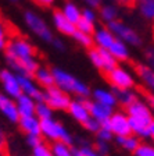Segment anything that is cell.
Masks as SVG:
<instances>
[{
    "label": "cell",
    "instance_id": "f907efd6",
    "mask_svg": "<svg viewBox=\"0 0 154 156\" xmlns=\"http://www.w3.org/2000/svg\"><path fill=\"white\" fill-rule=\"evenodd\" d=\"M149 138H151V140L154 141V119H153V121L149 124Z\"/></svg>",
    "mask_w": 154,
    "mask_h": 156
},
{
    "label": "cell",
    "instance_id": "4fadbf2b",
    "mask_svg": "<svg viewBox=\"0 0 154 156\" xmlns=\"http://www.w3.org/2000/svg\"><path fill=\"white\" fill-rule=\"evenodd\" d=\"M85 105H86L87 110H89L90 117H93L94 120H97L100 124L107 121L112 114V107H108L106 105H101L96 101H89V99H84Z\"/></svg>",
    "mask_w": 154,
    "mask_h": 156
},
{
    "label": "cell",
    "instance_id": "db71d44e",
    "mask_svg": "<svg viewBox=\"0 0 154 156\" xmlns=\"http://www.w3.org/2000/svg\"><path fill=\"white\" fill-rule=\"evenodd\" d=\"M153 34H154V25H153Z\"/></svg>",
    "mask_w": 154,
    "mask_h": 156
},
{
    "label": "cell",
    "instance_id": "8992f818",
    "mask_svg": "<svg viewBox=\"0 0 154 156\" xmlns=\"http://www.w3.org/2000/svg\"><path fill=\"white\" fill-rule=\"evenodd\" d=\"M107 28L111 31V34L117 39H119L122 42L129 43V45H133V46H139L142 43L140 36H139V34L136 32L135 29H132L131 27L125 25V24L118 21V20L108 23L107 24Z\"/></svg>",
    "mask_w": 154,
    "mask_h": 156
},
{
    "label": "cell",
    "instance_id": "30bf717a",
    "mask_svg": "<svg viewBox=\"0 0 154 156\" xmlns=\"http://www.w3.org/2000/svg\"><path fill=\"white\" fill-rule=\"evenodd\" d=\"M0 82L3 85L4 92H6L7 96L17 99L18 96L22 95L18 78H17V74L14 71H10V70H6V68L0 71Z\"/></svg>",
    "mask_w": 154,
    "mask_h": 156
},
{
    "label": "cell",
    "instance_id": "7a4b0ae2",
    "mask_svg": "<svg viewBox=\"0 0 154 156\" xmlns=\"http://www.w3.org/2000/svg\"><path fill=\"white\" fill-rule=\"evenodd\" d=\"M53 77H54V85L63 89L67 94H74L77 98H89L90 96V89L85 82L79 81L78 78H75L72 74L64 71L58 67L51 68Z\"/></svg>",
    "mask_w": 154,
    "mask_h": 156
},
{
    "label": "cell",
    "instance_id": "3957f363",
    "mask_svg": "<svg viewBox=\"0 0 154 156\" xmlns=\"http://www.w3.org/2000/svg\"><path fill=\"white\" fill-rule=\"evenodd\" d=\"M40 131H42L43 136L49 138L53 142H64L70 146H72L74 144V138L64 128V126L53 119L40 120Z\"/></svg>",
    "mask_w": 154,
    "mask_h": 156
},
{
    "label": "cell",
    "instance_id": "5bb4252c",
    "mask_svg": "<svg viewBox=\"0 0 154 156\" xmlns=\"http://www.w3.org/2000/svg\"><path fill=\"white\" fill-rule=\"evenodd\" d=\"M0 112L11 123H18L19 121V113L15 101L13 98L7 96L6 94H0Z\"/></svg>",
    "mask_w": 154,
    "mask_h": 156
},
{
    "label": "cell",
    "instance_id": "e575fe53",
    "mask_svg": "<svg viewBox=\"0 0 154 156\" xmlns=\"http://www.w3.org/2000/svg\"><path fill=\"white\" fill-rule=\"evenodd\" d=\"M133 153H135V156H154V146L140 144Z\"/></svg>",
    "mask_w": 154,
    "mask_h": 156
},
{
    "label": "cell",
    "instance_id": "d6986e66",
    "mask_svg": "<svg viewBox=\"0 0 154 156\" xmlns=\"http://www.w3.org/2000/svg\"><path fill=\"white\" fill-rule=\"evenodd\" d=\"M53 23H54V27L61 34L68 35V36H72V34H74L75 29H77V27H75L74 24H71L64 17V14H63L61 10H56L54 13H53Z\"/></svg>",
    "mask_w": 154,
    "mask_h": 156
},
{
    "label": "cell",
    "instance_id": "277c9868",
    "mask_svg": "<svg viewBox=\"0 0 154 156\" xmlns=\"http://www.w3.org/2000/svg\"><path fill=\"white\" fill-rule=\"evenodd\" d=\"M45 98H43V102L50 107L51 110H68L71 103L70 94L64 92L63 89H60L58 87L53 85L50 88H46L45 91Z\"/></svg>",
    "mask_w": 154,
    "mask_h": 156
},
{
    "label": "cell",
    "instance_id": "ab89813d",
    "mask_svg": "<svg viewBox=\"0 0 154 156\" xmlns=\"http://www.w3.org/2000/svg\"><path fill=\"white\" fill-rule=\"evenodd\" d=\"M7 31H6V28H4V25H3V23L0 21V50L2 49H6V46H7Z\"/></svg>",
    "mask_w": 154,
    "mask_h": 156
},
{
    "label": "cell",
    "instance_id": "9a60e30c",
    "mask_svg": "<svg viewBox=\"0 0 154 156\" xmlns=\"http://www.w3.org/2000/svg\"><path fill=\"white\" fill-rule=\"evenodd\" d=\"M84 99H86V98H77L75 101H71L70 107H68V113L80 124H84L90 117L89 110H87Z\"/></svg>",
    "mask_w": 154,
    "mask_h": 156
},
{
    "label": "cell",
    "instance_id": "f6af8a7d",
    "mask_svg": "<svg viewBox=\"0 0 154 156\" xmlns=\"http://www.w3.org/2000/svg\"><path fill=\"white\" fill-rule=\"evenodd\" d=\"M117 4L124 7H133L135 6V0H114Z\"/></svg>",
    "mask_w": 154,
    "mask_h": 156
},
{
    "label": "cell",
    "instance_id": "7dc6e473",
    "mask_svg": "<svg viewBox=\"0 0 154 156\" xmlns=\"http://www.w3.org/2000/svg\"><path fill=\"white\" fill-rule=\"evenodd\" d=\"M146 99H147V103L150 106L151 110H154V94H149V92H145Z\"/></svg>",
    "mask_w": 154,
    "mask_h": 156
},
{
    "label": "cell",
    "instance_id": "5b68a950",
    "mask_svg": "<svg viewBox=\"0 0 154 156\" xmlns=\"http://www.w3.org/2000/svg\"><path fill=\"white\" fill-rule=\"evenodd\" d=\"M24 20H25V24L33 34H35L38 38H40L45 42H51L54 39V35L51 32V29L49 28V25L43 21V18L38 16L33 11H25L24 14Z\"/></svg>",
    "mask_w": 154,
    "mask_h": 156
},
{
    "label": "cell",
    "instance_id": "c3c4849f",
    "mask_svg": "<svg viewBox=\"0 0 154 156\" xmlns=\"http://www.w3.org/2000/svg\"><path fill=\"white\" fill-rule=\"evenodd\" d=\"M85 2L89 4V7H92V9H97V7L101 6L103 0H85Z\"/></svg>",
    "mask_w": 154,
    "mask_h": 156
},
{
    "label": "cell",
    "instance_id": "f1b7e54d",
    "mask_svg": "<svg viewBox=\"0 0 154 156\" xmlns=\"http://www.w3.org/2000/svg\"><path fill=\"white\" fill-rule=\"evenodd\" d=\"M139 11L145 18L154 20V0H142L138 3Z\"/></svg>",
    "mask_w": 154,
    "mask_h": 156
},
{
    "label": "cell",
    "instance_id": "44dd1931",
    "mask_svg": "<svg viewBox=\"0 0 154 156\" xmlns=\"http://www.w3.org/2000/svg\"><path fill=\"white\" fill-rule=\"evenodd\" d=\"M108 52L111 53V56L115 58L117 62H125L129 58V50L126 48L125 42H122L119 39H115L114 43L110 46Z\"/></svg>",
    "mask_w": 154,
    "mask_h": 156
},
{
    "label": "cell",
    "instance_id": "8d00e7d4",
    "mask_svg": "<svg viewBox=\"0 0 154 156\" xmlns=\"http://www.w3.org/2000/svg\"><path fill=\"white\" fill-rule=\"evenodd\" d=\"M96 135H97V140L104 141V142H110V141L114 138L111 131H110L108 128H104V127H100V130L96 133Z\"/></svg>",
    "mask_w": 154,
    "mask_h": 156
},
{
    "label": "cell",
    "instance_id": "ac0fdd59",
    "mask_svg": "<svg viewBox=\"0 0 154 156\" xmlns=\"http://www.w3.org/2000/svg\"><path fill=\"white\" fill-rule=\"evenodd\" d=\"M17 107H18L19 117H28V116H35L36 110V102L33 101L28 95H21L15 99Z\"/></svg>",
    "mask_w": 154,
    "mask_h": 156
},
{
    "label": "cell",
    "instance_id": "681fc988",
    "mask_svg": "<svg viewBox=\"0 0 154 156\" xmlns=\"http://www.w3.org/2000/svg\"><path fill=\"white\" fill-rule=\"evenodd\" d=\"M35 3H38L39 6L42 7H47V6H51V4L54 3V0H33Z\"/></svg>",
    "mask_w": 154,
    "mask_h": 156
},
{
    "label": "cell",
    "instance_id": "816d5d0a",
    "mask_svg": "<svg viewBox=\"0 0 154 156\" xmlns=\"http://www.w3.org/2000/svg\"><path fill=\"white\" fill-rule=\"evenodd\" d=\"M139 2H142V0H135V4H138Z\"/></svg>",
    "mask_w": 154,
    "mask_h": 156
},
{
    "label": "cell",
    "instance_id": "74e56055",
    "mask_svg": "<svg viewBox=\"0 0 154 156\" xmlns=\"http://www.w3.org/2000/svg\"><path fill=\"white\" fill-rule=\"evenodd\" d=\"M94 149H96V152H99L101 156L107 155V153H108V151H110V148H108V142H104V141L97 140V141H96V144H94Z\"/></svg>",
    "mask_w": 154,
    "mask_h": 156
},
{
    "label": "cell",
    "instance_id": "d590c367",
    "mask_svg": "<svg viewBox=\"0 0 154 156\" xmlns=\"http://www.w3.org/2000/svg\"><path fill=\"white\" fill-rule=\"evenodd\" d=\"M82 126H84L85 128H86V130L89 131V133L96 134L97 131L100 130V127H101V124H100L97 120H94L93 117H89V119H87V120L85 121V123L82 124Z\"/></svg>",
    "mask_w": 154,
    "mask_h": 156
},
{
    "label": "cell",
    "instance_id": "f35d334b",
    "mask_svg": "<svg viewBox=\"0 0 154 156\" xmlns=\"http://www.w3.org/2000/svg\"><path fill=\"white\" fill-rule=\"evenodd\" d=\"M26 142L31 148H35V146L40 145L43 142L42 135H26Z\"/></svg>",
    "mask_w": 154,
    "mask_h": 156
},
{
    "label": "cell",
    "instance_id": "d4e9b609",
    "mask_svg": "<svg viewBox=\"0 0 154 156\" xmlns=\"http://www.w3.org/2000/svg\"><path fill=\"white\" fill-rule=\"evenodd\" d=\"M135 70H136V74L142 78V81L154 91V71L147 64H136Z\"/></svg>",
    "mask_w": 154,
    "mask_h": 156
},
{
    "label": "cell",
    "instance_id": "484cf974",
    "mask_svg": "<svg viewBox=\"0 0 154 156\" xmlns=\"http://www.w3.org/2000/svg\"><path fill=\"white\" fill-rule=\"evenodd\" d=\"M61 11H63L65 18H67L71 24H74V25H77L78 21H79L80 17H82V11H80L74 3H65Z\"/></svg>",
    "mask_w": 154,
    "mask_h": 156
},
{
    "label": "cell",
    "instance_id": "4dcf8cb0",
    "mask_svg": "<svg viewBox=\"0 0 154 156\" xmlns=\"http://www.w3.org/2000/svg\"><path fill=\"white\" fill-rule=\"evenodd\" d=\"M50 148L54 156H72L71 146L64 142H53Z\"/></svg>",
    "mask_w": 154,
    "mask_h": 156
},
{
    "label": "cell",
    "instance_id": "9c48e42d",
    "mask_svg": "<svg viewBox=\"0 0 154 156\" xmlns=\"http://www.w3.org/2000/svg\"><path fill=\"white\" fill-rule=\"evenodd\" d=\"M104 75H106L107 81L112 85V88L132 89V88L135 87V78L132 77V74L129 71H126L125 68L118 67V66Z\"/></svg>",
    "mask_w": 154,
    "mask_h": 156
},
{
    "label": "cell",
    "instance_id": "ba28073f",
    "mask_svg": "<svg viewBox=\"0 0 154 156\" xmlns=\"http://www.w3.org/2000/svg\"><path fill=\"white\" fill-rule=\"evenodd\" d=\"M89 57L92 60V63L94 64V67H97L99 70H101L104 74H107L108 71H111L112 68L117 67V60L111 56V53L106 49L100 48H93L89 49Z\"/></svg>",
    "mask_w": 154,
    "mask_h": 156
},
{
    "label": "cell",
    "instance_id": "11a10c76",
    "mask_svg": "<svg viewBox=\"0 0 154 156\" xmlns=\"http://www.w3.org/2000/svg\"><path fill=\"white\" fill-rule=\"evenodd\" d=\"M32 156H33V155H32Z\"/></svg>",
    "mask_w": 154,
    "mask_h": 156
},
{
    "label": "cell",
    "instance_id": "b9f144b4",
    "mask_svg": "<svg viewBox=\"0 0 154 156\" xmlns=\"http://www.w3.org/2000/svg\"><path fill=\"white\" fill-rule=\"evenodd\" d=\"M79 152L80 156H101L99 152H96V149L90 148V146H80Z\"/></svg>",
    "mask_w": 154,
    "mask_h": 156
},
{
    "label": "cell",
    "instance_id": "1f68e13d",
    "mask_svg": "<svg viewBox=\"0 0 154 156\" xmlns=\"http://www.w3.org/2000/svg\"><path fill=\"white\" fill-rule=\"evenodd\" d=\"M53 110L45 103V102H38L36 103V110H35V116L38 117L39 120H46V119H51Z\"/></svg>",
    "mask_w": 154,
    "mask_h": 156
},
{
    "label": "cell",
    "instance_id": "6da1fadb",
    "mask_svg": "<svg viewBox=\"0 0 154 156\" xmlns=\"http://www.w3.org/2000/svg\"><path fill=\"white\" fill-rule=\"evenodd\" d=\"M6 60L11 71L15 74H25L32 77L40 67L36 60V49L25 38L15 35L7 42Z\"/></svg>",
    "mask_w": 154,
    "mask_h": 156
},
{
    "label": "cell",
    "instance_id": "f5cc1de1",
    "mask_svg": "<svg viewBox=\"0 0 154 156\" xmlns=\"http://www.w3.org/2000/svg\"><path fill=\"white\" fill-rule=\"evenodd\" d=\"M10 2H14V3H17V2H18V0H10Z\"/></svg>",
    "mask_w": 154,
    "mask_h": 156
},
{
    "label": "cell",
    "instance_id": "8fae6325",
    "mask_svg": "<svg viewBox=\"0 0 154 156\" xmlns=\"http://www.w3.org/2000/svg\"><path fill=\"white\" fill-rule=\"evenodd\" d=\"M17 78H18L19 87H21V91H22L24 95H28L33 99V101L38 103V102H43V98H45V92L38 87L36 81L32 77L25 74H17Z\"/></svg>",
    "mask_w": 154,
    "mask_h": 156
},
{
    "label": "cell",
    "instance_id": "836d02e7",
    "mask_svg": "<svg viewBox=\"0 0 154 156\" xmlns=\"http://www.w3.org/2000/svg\"><path fill=\"white\" fill-rule=\"evenodd\" d=\"M33 156H54L51 152V148L49 145H46L45 142H42L40 145L33 148Z\"/></svg>",
    "mask_w": 154,
    "mask_h": 156
},
{
    "label": "cell",
    "instance_id": "2e32d148",
    "mask_svg": "<svg viewBox=\"0 0 154 156\" xmlns=\"http://www.w3.org/2000/svg\"><path fill=\"white\" fill-rule=\"evenodd\" d=\"M18 126L21 131L26 135H42L40 131V120L36 116H28V117H19Z\"/></svg>",
    "mask_w": 154,
    "mask_h": 156
},
{
    "label": "cell",
    "instance_id": "60d3db41",
    "mask_svg": "<svg viewBox=\"0 0 154 156\" xmlns=\"http://www.w3.org/2000/svg\"><path fill=\"white\" fill-rule=\"evenodd\" d=\"M146 64L154 71V48H149L146 50Z\"/></svg>",
    "mask_w": 154,
    "mask_h": 156
},
{
    "label": "cell",
    "instance_id": "f546056e",
    "mask_svg": "<svg viewBox=\"0 0 154 156\" xmlns=\"http://www.w3.org/2000/svg\"><path fill=\"white\" fill-rule=\"evenodd\" d=\"M72 38H74L80 46H84V48H86V49L93 48L94 42H93V36L92 35H86V34L80 32V31H78V29H75V32L72 34Z\"/></svg>",
    "mask_w": 154,
    "mask_h": 156
},
{
    "label": "cell",
    "instance_id": "cb8c5ba5",
    "mask_svg": "<svg viewBox=\"0 0 154 156\" xmlns=\"http://www.w3.org/2000/svg\"><path fill=\"white\" fill-rule=\"evenodd\" d=\"M129 126H131L132 134L136 135L138 138H149V123L129 117Z\"/></svg>",
    "mask_w": 154,
    "mask_h": 156
},
{
    "label": "cell",
    "instance_id": "7bdbcfd3",
    "mask_svg": "<svg viewBox=\"0 0 154 156\" xmlns=\"http://www.w3.org/2000/svg\"><path fill=\"white\" fill-rule=\"evenodd\" d=\"M82 18L94 24V21H96V13L92 9H85V10H82Z\"/></svg>",
    "mask_w": 154,
    "mask_h": 156
},
{
    "label": "cell",
    "instance_id": "4316f807",
    "mask_svg": "<svg viewBox=\"0 0 154 156\" xmlns=\"http://www.w3.org/2000/svg\"><path fill=\"white\" fill-rule=\"evenodd\" d=\"M117 142H118L119 146H122L124 149L126 151H131V152H135L136 149L139 148L140 145V141L136 135H126V136H115Z\"/></svg>",
    "mask_w": 154,
    "mask_h": 156
},
{
    "label": "cell",
    "instance_id": "d6a6232c",
    "mask_svg": "<svg viewBox=\"0 0 154 156\" xmlns=\"http://www.w3.org/2000/svg\"><path fill=\"white\" fill-rule=\"evenodd\" d=\"M75 27H77L78 31L86 34V35H93L94 31H96V29H94V24L87 21V20H85V18H82V17H80V20L78 21V24Z\"/></svg>",
    "mask_w": 154,
    "mask_h": 156
},
{
    "label": "cell",
    "instance_id": "83f0119b",
    "mask_svg": "<svg viewBox=\"0 0 154 156\" xmlns=\"http://www.w3.org/2000/svg\"><path fill=\"white\" fill-rule=\"evenodd\" d=\"M100 17H101L103 21H106L107 24L111 23V21H115L117 17H118V10L115 6L112 4H106V6L100 7Z\"/></svg>",
    "mask_w": 154,
    "mask_h": 156
},
{
    "label": "cell",
    "instance_id": "7c38bea8",
    "mask_svg": "<svg viewBox=\"0 0 154 156\" xmlns=\"http://www.w3.org/2000/svg\"><path fill=\"white\" fill-rule=\"evenodd\" d=\"M126 109V114L129 117H133V119H138L145 123L150 124L153 121V113H151V109L146 102H143L142 99H136L133 103H131L129 106L125 107Z\"/></svg>",
    "mask_w": 154,
    "mask_h": 156
},
{
    "label": "cell",
    "instance_id": "52a82bcc",
    "mask_svg": "<svg viewBox=\"0 0 154 156\" xmlns=\"http://www.w3.org/2000/svg\"><path fill=\"white\" fill-rule=\"evenodd\" d=\"M101 127L108 128L114 136H126L132 134L131 126H129V117L128 114L122 113V112L112 113L108 120L101 123Z\"/></svg>",
    "mask_w": 154,
    "mask_h": 156
},
{
    "label": "cell",
    "instance_id": "e0dca14e",
    "mask_svg": "<svg viewBox=\"0 0 154 156\" xmlns=\"http://www.w3.org/2000/svg\"><path fill=\"white\" fill-rule=\"evenodd\" d=\"M115 39L117 38L112 35L108 28H99L93 34V42L96 43V48L106 49V50H108Z\"/></svg>",
    "mask_w": 154,
    "mask_h": 156
},
{
    "label": "cell",
    "instance_id": "ffe728a7",
    "mask_svg": "<svg viewBox=\"0 0 154 156\" xmlns=\"http://www.w3.org/2000/svg\"><path fill=\"white\" fill-rule=\"evenodd\" d=\"M33 80L36 81V84L40 85L42 88H50L54 85V77H53V73L51 70L46 67H39L38 71L33 75Z\"/></svg>",
    "mask_w": 154,
    "mask_h": 156
},
{
    "label": "cell",
    "instance_id": "bcb514c9",
    "mask_svg": "<svg viewBox=\"0 0 154 156\" xmlns=\"http://www.w3.org/2000/svg\"><path fill=\"white\" fill-rule=\"evenodd\" d=\"M51 45L54 46L56 49H58V50H64V49H65L64 43L61 42L60 39H57V38H54V39H53V41H51Z\"/></svg>",
    "mask_w": 154,
    "mask_h": 156
},
{
    "label": "cell",
    "instance_id": "603a6c76",
    "mask_svg": "<svg viewBox=\"0 0 154 156\" xmlns=\"http://www.w3.org/2000/svg\"><path fill=\"white\" fill-rule=\"evenodd\" d=\"M93 101L99 102L101 105H106L108 107H112L117 105L115 95L112 91H106V89H94L93 91Z\"/></svg>",
    "mask_w": 154,
    "mask_h": 156
},
{
    "label": "cell",
    "instance_id": "7402d4cb",
    "mask_svg": "<svg viewBox=\"0 0 154 156\" xmlns=\"http://www.w3.org/2000/svg\"><path fill=\"white\" fill-rule=\"evenodd\" d=\"M112 92L115 95V99H117V103L122 105L124 107L129 106L131 103L139 99L136 92H133L132 89H118V88H112Z\"/></svg>",
    "mask_w": 154,
    "mask_h": 156
},
{
    "label": "cell",
    "instance_id": "ee69618b",
    "mask_svg": "<svg viewBox=\"0 0 154 156\" xmlns=\"http://www.w3.org/2000/svg\"><path fill=\"white\" fill-rule=\"evenodd\" d=\"M7 136H6V133L3 131V128L0 127V152H9L7 149Z\"/></svg>",
    "mask_w": 154,
    "mask_h": 156
}]
</instances>
